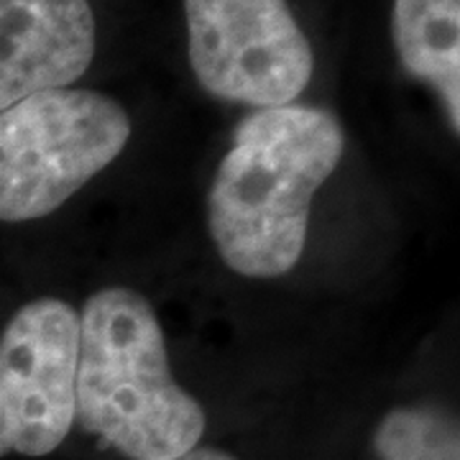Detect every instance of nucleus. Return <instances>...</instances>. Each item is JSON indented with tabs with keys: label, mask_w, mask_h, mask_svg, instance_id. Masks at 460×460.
<instances>
[{
	"label": "nucleus",
	"mask_w": 460,
	"mask_h": 460,
	"mask_svg": "<svg viewBox=\"0 0 460 460\" xmlns=\"http://www.w3.org/2000/svg\"><path fill=\"white\" fill-rule=\"evenodd\" d=\"M378 460H460L456 417L440 407L392 410L374 432Z\"/></svg>",
	"instance_id": "6e6552de"
},
{
	"label": "nucleus",
	"mask_w": 460,
	"mask_h": 460,
	"mask_svg": "<svg viewBox=\"0 0 460 460\" xmlns=\"http://www.w3.org/2000/svg\"><path fill=\"white\" fill-rule=\"evenodd\" d=\"M93 57L87 0H0V111L80 80Z\"/></svg>",
	"instance_id": "423d86ee"
},
{
	"label": "nucleus",
	"mask_w": 460,
	"mask_h": 460,
	"mask_svg": "<svg viewBox=\"0 0 460 460\" xmlns=\"http://www.w3.org/2000/svg\"><path fill=\"white\" fill-rule=\"evenodd\" d=\"M131 120L95 90H44L0 111V220L54 213L120 156Z\"/></svg>",
	"instance_id": "7ed1b4c3"
},
{
	"label": "nucleus",
	"mask_w": 460,
	"mask_h": 460,
	"mask_svg": "<svg viewBox=\"0 0 460 460\" xmlns=\"http://www.w3.org/2000/svg\"><path fill=\"white\" fill-rule=\"evenodd\" d=\"M392 36L402 66L435 90L460 131V0H394Z\"/></svg>",
	"instance_id": "0eeeda50"
},
{
	"label": "nucleus",
	"mask_w": 460,
	"mask_h": 460,
	"mask_svg": "<svg viewBox=\"0 0 460 460\" xmlns=\"http://www.w3.org/2000/svg\"><path fill=\"white\" fill-rule=\"evenodd\" d=\"M187 51L213 98L292 105L313 80V47L287 0H184Z\"/></svg>",
	"instance_id": "20e7f679"
},
{
	"label": "nucleus",
	"mask_w": 460,
	"mask_h": 460,
	"mask_svg": "<svg viewBox=\"0 0 460 460\" xmlns=\"http://www.w3.org/2000/svg\"><path fill=\"white\" fill-rule=\"evenodd\" d=\"M177 460H238L233 458L230 453L226 450H217V447H195V450H190L187 456H181Z\"/></svg>",
	"instance_id": "1a4fd4ad"
},
{
	"label": "nucleus",
	"mask_w": 460,
	"mask_h": 460,
	"mask_svg": "<svg viewBox=\"0 0 460 460\" xmlns=\"http://www.w3.org/2000/svg\"><path fill=\"white\" fill-rule=\"evenodd\" d=\"M80 314L62 299H36L0 335V458H41L75 425Z\"/></svg>",
	"instance_id": "39448f33"
},
{
	"label": "nucleus",
	"mask_w": 460,
	"mask_h": 460,
	"mask_svg": "<svg viewBox=\"0 0 460 460\" xmlns=\"http://www.w3.org/2000/svg\"><path fill=\"white\" fill-rule=\"evenodd\" d=\"M343 151V126L323 108L277 105L246 115L208 195L220 259L253 279L292 271L307 241L314 192Z\"/></svg>",
	"instance_id": "f257e3e1"
},
{
	"label": "nucleus",
	"mask_w": 460,
	"mask_h": 460,
	"mask_svg": "<svg viewBox=\"0 0 460 460\" xmlns=\"http://www.w3.org/2000/svg\"><path fill=\"white\" fill-rule=\"evenodd\" d=\"M75 420L131 460H177L205 432L199 402L172 376L159 317L128 287L100 289L84 305Z\"/></svg>",
	"instance_id": "f03ea898"
}]
</instances>
